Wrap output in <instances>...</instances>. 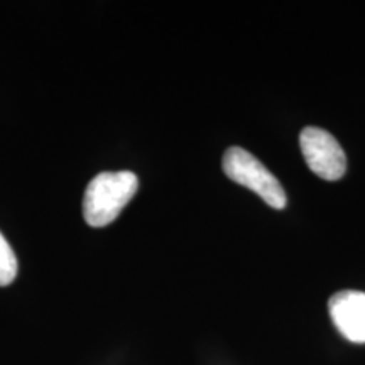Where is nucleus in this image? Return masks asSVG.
I'll return each mask as SVG.
<instances>
[{
	"label": "nucleus",
	"mask_w": 365,
	"mask_h": 365,
	"mask_svg": "<svg viewBox=\"0 0 365 365\" xmlns=\"http://www.w3.org/2000/svg\"><path fill=\"white\" fill-rule=\"evenodd\" d=\"M137 176L130 171L102 173L88 182L83 198V217L90 227H107L134 198Z\"/></svg>",
	"instance_id": "nucleus-1"
},
{
	"label": "nucleus",
	"mask_w": 365,
	"mask_h": 365,
	"mask_svg": "<svg viewBox=\"0 0 365 365\" xmlns=\"http://www.w3.org/2000/svg\"><path fill=\"white\" fill-rule=\"evenodd\" d=\"M223 171L235 181L261 196L269 207L282 210L287 200L277 178L257 158L242 148H230L223 156Z\"/></svg>",
	"instance_id": "nucleus-2"
},
{
	"label": "nucleus",
	"mask_w": 365,
	"mask_h": 365,
	"mask_svg": "<svg viewBox=\"0 0 365 365\" xmlns=\"http://www.w3.org/2000/svg\"><path fill=\"white\" fill-rule=\"evenodd\" d=\"M299 145L308 168L317 176L327 181H336L345 175V153L330 132L318 127H307L301 132Z\"/></svg>",
	"instance_id": "nucleus-3"
},
{
	"label": "nucleus",
	"mask_w": 365,
	"mask_h": 365,
	"mask_svg": "<svg viewBox=\"0 0 365 365\" xmlns=\"http://www.w3.org/2000/svg\"><path fill=\"white\" fill-rule=\"evenodd\" d=\"M330 317L349 341L365 344V293L339 291L328 303Z\"/></svg>",
	"instance_id": "nucleus-4"
},
{
	"label": "nucleus",
	"mask_w": 365,
	"mask_h": 365,
	"mask_svg": "<svg viewBox=\"0 0 365 365\" xmlns=\"http://www.w3.org/2000/svg\"><path fill=\"white\" fill-rule=\"evenodd\" d=\"M17 276V259L9 242L0 234V287L9 286Z\"/></svg>",
	"instance_id": "nucleus-5"
}]
</instances>
